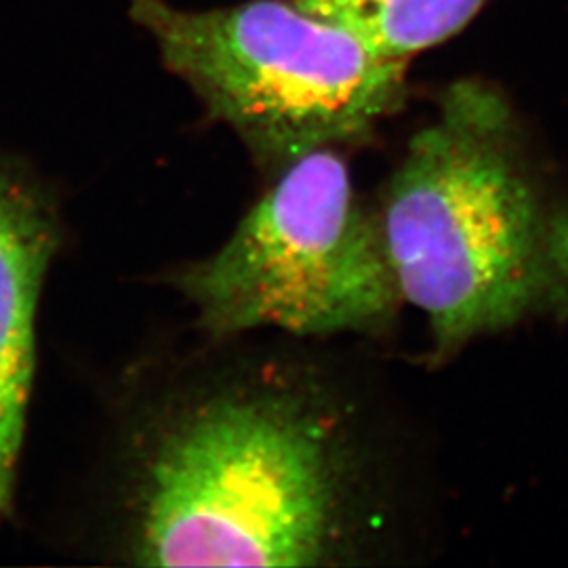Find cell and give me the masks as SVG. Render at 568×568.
<instances>
[{"instance_id":"1","label":"cell","mask_w":568,"mask_h":568,"mask_svg":"<svg viewBox=\"0 0 568 568\" xmlns=\"http://www.w3.org/2000/svg\"><path fill=\"white\" fill-rule=\"evenodd\" d=\"M307 344L209 337L142 375L103 450L100 551L133 567L344 562L363 485L356 419Z\"/></svg>"},{"instance_id":"2","label":"cell","mask_w":568,"mask_h":568,"mask_svg":"<svg viewBox=\"0 0 568 568\" xmlns=\"http://www.w3.org/2000/svg\"><path fill=\"white\" fill-rule=\"evenodd\" d=\"M375 215L400 297L426 314L436 349L568 314V209L537 182L511 108L488 84L448 91Z\"/></svg>"},{"instance_id":"3","label":"cell","mask_w":568,"mask_h":568,"mask_svg":"<svg viewBox=\"0 0 568 568\" xmlns=\"http://www.w3.org/2000/svg\"><path fill=\"white\" fill-rule=\"evenodd\" d=\"M126 7L164 65L274 175L312 150L365 138L405 95V61L377 55L291 0L203 11L166 0Z\"/></svg>"},{"instance_id":"4","label":"cell","mask_w":568,"mask_h":568,"mask_svg":"<svg viewBox=\"0 0 568 568\" xmlns=\"http://www.w3.org/2000/svg\"><path fill=\"white\" fill-rule=\"evenodd\" d=\"M175 284L206 337L371 333L403 304L377 215L335 148L281 169L227 241Z\"/></svg>"},{"instance_id":"5","label":"cell","mask_w":568,"mask_h":568,"mask_svg":"<svg viewBox=\"0 0 568 568\" xmlns=\"http://www.w3.org/2000/svg\"><path fill=\"white\" fill-rule=\"evenodd\" d=\"M60 244V215L44 183L0 152V523L9 518L34 375L42 284Z\"/></svg>"},{"instance_id":"6","label":"cell","mask_w":568,"mask_h":568,"mask_svg":"<svg viewBox=\"0 0 568 568\" xmlns=\"http://www.w3.org/2000/svg\"><path fill=\"white\" fill-rule=\"evenodd\" d=\"M386 60L408 61L459 34L490 0H291Z\"/></svg>"}]
</instances>
